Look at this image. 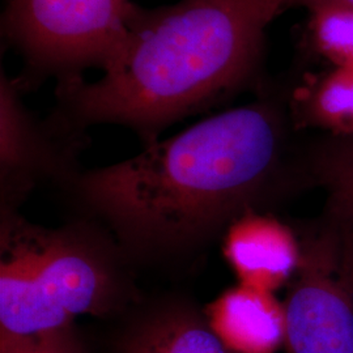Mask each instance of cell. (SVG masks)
<instances>
[{
  "label": "cell",
  "mask_w": 353,
  "mask_h": 353,
  "mask_svg": "<svg viewBox=\"0 0 353 353\" xmlns=\"http://www.w3.org/2000/svg\"><path fill=\"white\" fill-rule=\"evenodd\" d=\"M312 183L327 192L325 216L353 248V138L318 135L306 143Z\"/></svg>",
  "instance_id": "11"
},
{
  "label": "cell",
  "mask_w": 353,
  "mask_h": 353,
  "mask_svg": "<svg viewBox=\"0 0 353 353\" xmlns=\"http://www.w3.org/2000/svg\"><path fill=\"white\" fill-rule=\"evenodd\" d=\"M303 256L284 300L290 353H353V271L326 217L299 232Z\"/></svg>",
  "instance_id": "5"
},
{
  "label": "cell",
  "mask_w": 353,
  "mask_h": 353,
  "mask_svg": "<svg viewBox=\"0 0 353 353\" xmlns=\"http://www.w3.org/2000/svg\"><path fill=\"white\" fill-rule=\"evenodd\" d=\"M13 76L0 72V217L19 214L30 192L43 181L67 186L76 174L81 150L79 132L51 113L42 119L24 103Z\"/></svg>",
  "instance_id": "6"
},
{
  "label": "cell",
  "mask_w": 353,
  "mask_h": 353,
  "mask_svg": "<svg viewBox=\"0 0 353 353\" xmlns=\"http://www.w3.org/2000/svg\"><path fill=\"white\" fill-rule=\"evenodd\" d=\"M203 313L230 352L276 353L285 345V306L276 293L239 283L208 303Z\"/></svg>",
  "instance_id": "8"
},
{
  "label": "cell",
  "mask_w": 353,
  "mask_h": 353,
  "mask_svg": "<svg viewBox=\"0 0 353 353\" xmlns=\"http://www.w3.org/2000/svg\"><path fill=\"white\" fill-rule=\"evenodd\" d=\"M288 79V106L300 131L353 138V67L294 71Z\"/></svg>",
  "instance_id": "10"
},
{
  "label": "cell",
  "mask_w": 353,
  "mask_h": 353,
  "mask_svg": "<svg viewBox=\"0 0 353 353\" xmlns=\"http://www.w3.org/2000/svg\"><path fill=\"white\" fill-rule=\"evenodd\" d=\"M344 241V239H343ZM344 245H345V249H347V254H348V258H350V263L352 265V271H353V248L352 246H350L345 241H344Z\"/></svg>",
  "instance_id": "15"
},
{
  "label": "cell",
  "mask_w": 353,
  "mask_h": 353,
  "mask_svg": "<svg viewBox=\"0 0 353 353\" xmlns=\"http://www.w3.org/2000/svg\"><path fill=\"white\" fill-rule=\"evenodd\" d=\"M132 261L100 223L42 227L0 217V334L36 335L80 316H119L139 303Z\"/></svg>",
  "instance_id": "3"
},
{
  "label": "cell",
  "mask_w": 353,
  "mask_h": 353,
  "mask_svg": "<svg viewBox=\"0 0 353 353\" xmlns=\"http://www.w3.org/2000/svg\"><path fill=\"white\" fill-rule=\"evenodd\" d=\"M132 0H6L1 39L21 59L14 76L26 94L55 80L57 85L105 72L126 45Z\"/></svg>",
  "instance_id": "4"
},
{
  "label": "cell",
  "mask_w": 353,
  "mask_h": 353,
  "mask_svg": "<svg viewBox=\"0 0 353 353\" xmlns=\"http://www.w3.org/2000/svg\"><path fill=\"white\" fill-rule=\"evenodd\" d=\"M223 255L240 284L276 293L290 285L303 256L299 232L267 212H248L223 234Z\"/></svg>",
  "instance_id": "7"
},
{
  "label": "cell",
  "mask_w": 353,
  "mask_h": 353,
  "mask_svg": "<svg viewBox=\"0 0 353 353\" xmlns=\"http://www.w3.org/2000/svg\"><path fill=\"white\" fill-rule=\"evenodd\" d=\"M306 11L296 70L353 67V7L328 4Z\"/></svg>",
  "instance_id": "12"
},
{
  "label": "cell",
  "mask_w": 353,
  "mask_h": 353,
  "mask_svg": "<svg viewBox=\"0 0 353 353\" xmlns=\"http://www.w3.org/2000/svg\"><path fill=\"white\" fill-rule=\"evenodd\" d=\"M328 4L353 7V0H296L294 7H303L305 10H310V8H314V7L328 6Z\"/></svg>",
  "instance_id": "14"
},
{
  "label": "cell",
  "mask_w": 353,
  "mask_h": 353,
  "mask_svg": "<svg viewBox=\"0 0 353 353\" xmlns=\"http://www.w3.org/2000/svg\"><path fill=\"white\" fill-rule=\"evenodd\" d=\"M296 0L134 3L126 45L102 76L57 85L52 113L75 131L117 125L144 147L191 115L261 88L267 29Z\"/></svg>",
  "instance_id": "2"
},
{
  "label": "cell",
  "mask_w": 353,
  "mask_h": 353,
  "mask_svg": "<svg viewBox=\"0 0 353 353\" xmlns=\"http://www.w3.org/2000/svg\"><path fill=\"white\" fill-rule=\"evenodd\" d=\"M288 81L267 80L246 105L214 114L65 186L132 263L194 259L248 212H267L313 185Z\"/></svg>",
  "instance_id": "1"
},
{
  "label": "cell",
  "mask_w": 353,
  "mask_h": 353,
  "mask_svg": "<svg viewBox=\"0 0 353 353\" xmlns=\"http://www.w3.org/2000/svg\"><path fill=\"white\" fill-rule=\"evenodd\" d=\"M117 353H233L195 305L169 297L143 306L118 341Z\"/></svg>",
  "instance_id": "9"
},
{
  "label": "cell",
  "mask_w": 353,
  "mask_h": 353,
  "mask_svg": "<svg viewBox=\"0 0 353 353\" xmlns=\"http://www.w3.org/2000/svg\"><path fill=\"white\" fill-rule=\"evenodd\" d=\"M0 353H89L74 326L36 335L0 334Z\"/></svg>",
  "instance_id": "13"
}]
</instances>
